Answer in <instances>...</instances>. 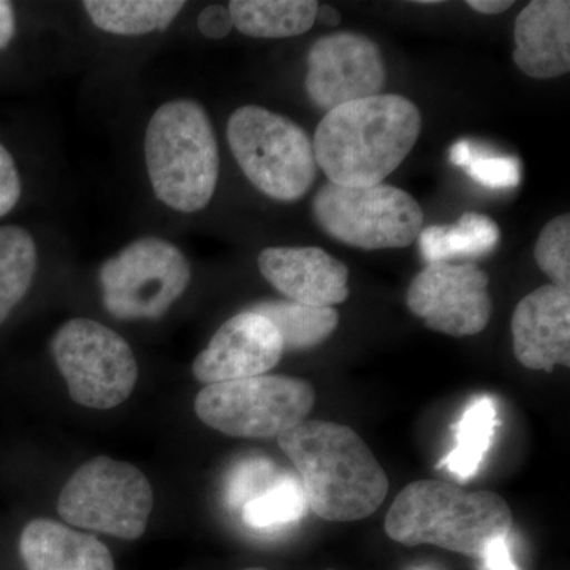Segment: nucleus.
I'll use <instances>...</instances> for the list:
<instances>
[{
  "label": "nucleus",
  "mask_w": 570,
  "mask_h": 570,
  "mask_svg": "<svg viewBox=\"0 0 570 570\" xmlns=\"http://www.w3.org/2000/svg\"><path fill=\"white\" fill-rule=\"evenodd\" d=\"M387 81L384 56L356 32L322 37L307 55L306 92L326 112L355 100L381 96Z\"/></svg>",
  "instance_id": "nucleus-12"
},
{
  "label": "nucleus",
  "mask_w": 570,
  "mask_h": 570,
  "mask_svg": "<svg viewBox=\"0 0 570 570\" xmlns=\"http://www.w3.org/2000/svg\"><path fill=\"white\" fill-rule=\"evenodd\" d=\"M32 235L18 225L0 227V325L28 294L37 272Z\"/></svg>",
  "instance_id": "nucleus-23"
},
{
  "label": "nucleus",
  "mask_w": 570,
  "mask_h": 570,
  "mask_svg": "<svg viewBox=\"0 0 570 570\" xmlns=\"http://www.w3.org/2000/svg\"><path fill=\"white\" fill-rule=\"evenodd\" d=\"M227 140L246 178L277 202H296L316 181L313 141L292 119L247 105L227 124Z\"/></svg>",
  "instance_id": "nucleus-5"
},
{
  "label": "nucleus",
  "mask_w": 570,
  "mask_h": 570,
  "mask_svg": "<svg viewBox=\"0 0 570 570\" xmlns=\"http://www.w3.org/2000/svg\"><path fill=\"white\" fill-rule=\"evenodd\" d=\"M82 7L97 28L137 37L170 28L186 2L179 0H86Z\"/></svg>",
  "instance_id": "nucleus-20"
},
{
  "label": "nucleus",
  "mask_w": 570,
  "mask_h": 570,
  "mask_svg": "<svg viewBox=\"0 0 570 570\" xmlns=\"http://www.w3.org/2000/svg\"><path fill=\"white\" fill-rule=\"evenodd\" d=\"M464 168L475 183L489 189H512L521 181V164L517 157L485 154L475 146Z\"/></svg>",
  "instance_id": "nucleus-27"
},
{
  "label": "nucleus",
  "mask_w": 570,
  "mask_h": 570,
  "mask_svg": "<svg viewBox=\"0 0 570 570\" xmlns=\"http://www.w3.org/2000/svg\"><path fill=\"white\" fill-rule=\"evenodd\" d=\"M316 403L309 382L257 376L206 385L195 400L198 419L227 436L277 439L305 422Z\"/></svg>",
  "instance_id": "nucleus-6"
},
{
  "label": "nucleus",
  "mask_w": 570,
  "mask_h": 570,
  "mask_svg": "<svg viewBox=\"0 0 570 570\" xmlns=\"http://www.w3.org/2000/svg\"><path fill=\"white\" fill-rule=\"evenodd\" d=\"M276 480V468L272 461L264 459L243 461L228 479V504L232 508L242 509L250 499L264 493Z\"/></svg>",
  "instance_id": "nucleus-26"
},
{
  "label": "nucleus",
  "mask_w": 570,
  "mask_h": 570,
  "mask_svg": "<svg viewBox=\"0 0 570 570\" xmlns=\"http://www.w3.org/2000/svg\"><path fill=\"white\" fill-rule=\"evenodd\" d=\"M468 7L482 14H501L513 6L512 0H469Z\"/></svg>",
  "instance_id": "nucleus-32"
},
{
  "label": "nucleus",
  "mask_w": 570,
  "mask_h": 570,
  "mask_svg": "<svg viewBox=\"0 0 570 570\" xmlns=\"http://www.w3.org/2000/svg\"><path fill=\"white\" fill-rule=\"evenodd\" d=\"M316 22L324 26V28H336L341 22V13L335 9V7L321 6V3H318Z\"/></svg>",
  "instance_id": "nucleus-34"
},
{
  "label": "nucleus",
  "mask_w": 570,
  "mask_h": 570,
  "mask_svg": "<svg viewBox=\"0 0 570 570\" xmlns=\"http://www.w3.org/2000/svg\"><path fill=\"white\" fill-rule=\"evenodd\" d=\"M538 266L551 283L570 292V216L551 219L540 232L534 249Z\"/></svg>",
  "instance_id": "nucleus-25"
},
{
  "label": "nucleus",
  "mask_w": 570,
  "mask_h": 570,
  "mask_svg": "<svg viewBox=\"0 0 570 570\" xmlns=\"http://www.w3.org/2000/svg\"><path fill=\"white\" fill-rule=\"evenodd\" d=\"M512 510L493 491H466L444 480H419L403 489L385 519L390 539L407 547L482 557L493 540L509 538Z\"/></svg>",
  "instance_id": "nucleus-3"
},
{
  "label": "nucleus",
  "mask_w": 570,
  "mask_h": 570,
  "mask_svg": "<svg viewBox=\"0 0 570 570\" xmlns=\"http://www.w3.org/2000/svg\"><path fill=\"white\" fill-rule=\"evenodd\" d=\"M497 426L498 412L493 401L490 397L474 401L455 426V448L439 463V468L448 469L460 482H466L478 474Z\"/></svg>",
  "instance_id": "nucleus-22"
},
{
  "label": "nucleus",
  "mask_w": 570,
  "mask_h": 570,
  "mask_svg": "<svg viewBox=\"0 0 570 570\" xmlns=\"http://www.w3.org/2000/svg\"><path fill=\"white\" fill-rule=\"evenodd\" d=\"M268 318L279 332L284 351H307L321 346L336 332L340 313L335 307H314L295 302H264L250 307Z\"/></svg>",
  "instance_id": "nucleus-21"
},
{
  "label": "nucleus",
  "mask_w": 570,
  "mask_h": 570,
  "mask_svg": "<svg viewBox=\"0 0 570 570\" xmlns=\"http://www.w3.org/2000/svg\"><path fill=\"white\" fill-rule=\"evenodd\" d=\"M480 558L487 570H520L510 553L508 538L493 540Z\"/></svg>",
  "instance_id": "nucleus-30"
},
{
  "label": "nucleus",
  "mask_w": 570,
  "mask_h": 570,
  "mask_svg": "<svg viewBox=\"0 0 570 570\" xmlns=\"http://www.w3.org/2000/svg\"><path fill=\"white\" fill-rule=\"evenodd\" d=\"M307 501L298 480L277 478L272 487L242 508L243 521L255 531H273L305 517Z\"/></svg>",
  "instance_id": "nucleus-24"
},
{
  "label": "nucleus",
  "mask_w": 570,
  "mask_h": 570,
  "mask_svg": "<svg viewBox=\"0 0 570 570\" xmlns=\"http://www.w3.org/2000/svg\"><path fill=\"white\" fill-rule=\"evenodd\" d=\"M501 230L491 217L464 213L455 224L431 225L419 235V246L426 264L475 258L497 249Z\"/></svg>",
  "instance_id": "nucleus-19"
},
{
  "label": "nucleus",
  "mask_w": 570,
  "mask_h": 570,
  "mask_svg": "<svg viewBox=\"0 0 570 570\" xmlns=\"http://www.w3.org/2000/svg\"><path fill=\"white\" fill-rule=\"evenodd\" d=\"M328 570H332V569H328Z\"/></svg>",
  "instance_id": "nucleus-37"
},
{
  "label": "nucleus",
  "mask_w": 570,
  "mask_h": 570,
  "mask_svg": "<svg viewBox=\"0 0 570 570\" xmlns=\"http://www.w3.org/2000/svg\"><path fill=\"white\" fill-rule=\"evenodd\" d=\"M52 355L71 400L107 411L132 395L138 363L124 337L91 318H71L52 337Z\"/></svg>",
  "instance_id": "nucleus-9"
},
{
  "label": "nucleus",
  "mask_w": 570,
  "mask_h": 570,
  "mask_svg": "<svg viewBox=\"0 0 570 570\" xmlns=\"http://www.w3.org/2000/svg\"><path fill=\"white\" fill-rule=\"evenodd\" d=\"M513 354L532 371L570 366V292L549 284L535 288L512 316Z\"/></svg>",
  "instance_id": "nucleus-14"
},
{
  "label": "nucleus",
  "mask_w": 570,
  "mask_h": 570,
  "mask_svg": "<svg viewBox=\"0 0 570 570\" xmlns=\"http://www.w3.org/2000/svg\"><path fill=\"white\" fill-rule=\"evenodd\" d=\"M314 219L332 238L358 249L411 246L425 225L422 206L397 187H343L326 183L313 200Z\"/></svg>",
  "instance_id": "nucleus-7"
},
{
  "label": "nucleus",
  "mask_w": 570,
  "mask_h": 570,
  "mask_svg": "<svg viewBox=\"0 0 570 570\" xmlns=\"http://www.w3.org/2000/svg\"><path fill=\"white\" fill-rule=\"evenodd\" d=\"M489 285V275L474 262H438L412 279L406 303L433 332L474 336L489 326L493 313Z\"/></svg>",
  "instance_id": "nucleus-11"
},
{
  "label": "nucleus",
  "mask_w": 570,
  "mask_h": 570,
  "mask_svg": "<svg viewBox=\"0 0 570 570\" xmlns=\"http://www.w3.org/2000/svg\"><path fill=\"white\" fill-rule=\"evenodd\" d=\"M153 505L151 483L140 469L108 456L78 468L58 499L67 523L124 540L142 535Z\"/></svg>",
  "instance_id": "nucleus-8"
},
{
  "label": "nucleus",
  "mask_w": 570,
  "mask_h": 570,
  "mask_svg": "<svg viewBox=\"0 0 570 570\" xmlns=\"http://www.w3.org/2000/svg\"><path fill=\"white\" fill-rule=\"evenodd\" d=\"M21 197V179L13 157L0 145V217L7 216Z\"/></svg>",
  "instance_id": "nucleus-28"
},
{
  "label": "nucleus",
  "mask_w": 570,
  "mask_h": 570,
  "mask_svg": "<svg viewBox=\"0 0 570 570\" xmlns=\"http://www.w3.org/2000/svg\"><path fill=\"white\" fill-rule=\"evenodd\" d=\"M316 0H234V28L254 39H288L316 24Z\"/></svg>",
  "instance_id": "nucleus-18"
},
{
  "label": "nucleus",
  "mask_w": 570,
  "mask_h": 570,
  "mask_svg": "<svg viewBox=\"0 0 570 570\" xmlns=\"http://www.w3.org/2000/svg\"><path fill=\"white\" fill-rule=\"evenodd\" d=\"M146 168L156 197L179 213L205 209L219 179V149L200 104L176 99L154 112L145 135Z\"/></svg>",
  "instance_id": "nucleus-4"
},
{
  "label": "nucleus",
  "mask_w": 570,
  "mask_h": 570,
  "mask_svg": "<svg viewBox=\"0 0 570 570\" xmlns=\"http://www.w3.org/2000/svg\"><path fill=\"white\" fill-rule=\"evenodd\" d=\"M262 275L291 302L333 307L348 298V269L321 247H268L258 255Z\"/></svg>",
  "instance_id": "nucleus-15"
},
{
  "label": "nucleus",
  "mask_w": 570,
  "mask_h": 570,
  "mask_svg": "<svg viewBox=\"0 0 570 570\" xmlns=\"http://www.w3.org/2000/svg\"><path fill=\"white\" fill-rule=\"evenodd\" d=\"M104 305L119 321L163 317L190 283L186 255L167 239L146 236L100 268Z\"/></svg>",
  "instance_id": "nucleus-10"
},
{
  "label": "nucleus",
  "mask_w": 570,
  "mask_h": 570,
  "mask_svg": "<svg viewBox=\"0 0 570 570\" xmlns=\"http://www.w3.org/2000/svg\"><path fill=\"white\" fill-rule=\"evenodd\" d=\"M284 352L276 326L262 314L243 311L228 318L195 358L194 376L206 385L265 376Z\"/></svg>",
  "instance_id": "nucleus-13"
},
{
  "label": "nucleus",
  "mask_w": 570,
  "mask_h": 570,
  "mask_svg": "<svg viewBox=\"0 0 570 570\" xmlns=\"http://www.w3.org/2000/svg\"><path fill=\"white\" fill-rule=\"evenodd\" d=\"M420 132L422 115L415 104L381 94L326 112L314 135V156L328 183L377 186L404 163Z\"/></svg>",
  "instance_id": "nucleus-2"
},
{
  "label": "nucleus",
  "mask_w": 570,
  "mask_h": 570,
  "mask_svg": "<svg viewBox=\"0 0 570 570\" xmlns=\"http://www.w3.org/2000/svg\"><path fill=\"white\" fill-rule=\"evenodd\" d=\"M419 3H422V6H438L439 0H420Z\"/></svg>",
  "instance_id": "nucleus-35"
},
{
  "label": "nucleus",
  "mask_w": 570,
  "mask_h": 570,
  "mask_svg": "<svg viewBox=\"0 0 570 570\" xmlns=\"http://www.w3.org/2000/svg\"><path fill=\"white\" fill-rule=\"evenodd\" d=\"M472 151H474V145H472L471 141H456L455 145L450 148V163L456 165V167H466L469 159H471Z\"/></svg>",
  "instance_id": "nucleus-33"
},
{
  "label": "nucleus",
  "mask_w": 570,
  "mask_h": 570,
  "mask_svg": "<svg viewBox=\"0 0 570 570\" xmlns=\"http://www.w3.org/2000/svg\"><path fill=\"white\" fill-rule=\"evenodd\" d=\"M277 444L298 471L307 508L321 519L363 520L384 504L387 474L351 426L305 420Z\"/></svg>",
  "instance_id": "nucleus-1"
},
{
  "label": "nucleus",
  "mask_w": 570,
  "mask_h": 570,
  "mask_svg": "<svg viewBox=\"0 0 570 570\" xmlns=\"http://www.w3.org/2000/svg\"><path fill=\"white\" fill-rule=\"evenodd\" d=\"M513 61L528 77L551 80L570 70V2L534 0L515 21Z\"/></svg>",
  "instance_id": "nucleus-16"
},
{
  "label": "nucleus",
  "mask_w": 570,
  "mask_h": 570,
  "mask_svg": "<svg viewBox=\"0 0 570 570\" xmlns=\"http://www.w3.org/2000/svg\"><path fill=\"white\" fill-rule=\"evenodd\" d=\"M14 32H17V20H14L13 6L6 0H0V50L9 47Z\"/></svg>",
  "instance_id": "nucleus-31"
},
{
  "label": "nucleus",
  "mask_w": 570,
  "mask_h": 570,
  "mask_svg": "<svg viewBox=\"0 0 570 570\" xmlns=\"http://www.w3.org/2000/svg\"><path fill=\"white\" fill-rule=\"evenodd\" d=\"M20 551L28 570H115L110 550L100 540L58 521H31L22 531Z\"/></svg>",
  "instance_id": "nucleus-17"
},
{
  "label": "nucleus",
  "mask_w": 570,
  "mask_h": 570,
  "mask_svg": "<svg viewBox=\"0 0 570 570\" xmlns=\"http://www.w3.org/2000/svg\"><path fill=\"white\" fill-rule=\"evenodd\" d=\"M198 31L206 39L220 40L225 39L234 29L230 10L224 6H209L202 10L197 20Z\"/></svg>",
  "instance_id": "nucleus-29"
},
{
  "label": "nucleus",
  "mask_w": 570,
  "mask_h": 570,
  "mask_svg": "<svg viewBox=\"0 0 570 570\" xmlns=\"http://www.w3.org/2000/svg\"><path fill=\"white\" fill-rule=\"evenodd\" d=\"M245 570H266V569H262V568H249V569H245Z\"/></svg>",
  "instance_id": "nucleus-36"
}]
</instances>
